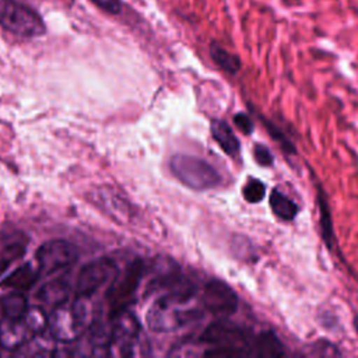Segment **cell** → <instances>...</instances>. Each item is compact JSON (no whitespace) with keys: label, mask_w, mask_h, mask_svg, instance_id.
<instances>
[{"label":"cell","mask_w":358,"mask_h":358,"mask_svg":"<svg viewBox=\"0 0 358 358\" xmlns=\"http://www.w3.org/2000/svg\"><path fill=\"white\" fill-rule=\"evenodd\" d=\"M48 327V317L41 306H28L14 319H3L0 324V345L6 350H17L31 343Z\"/></svg>","instance_id":"cell-4"},{"label":"cell","mask_w":358,"mask_h":358,"mask_svg":"<svg viewBox=\"0 0 358 358\" xmlns=\"http://www.w3.org/2000/svg\"><path fill=\"white\" fill-rule=\"evenodd\" d=\"M69 294H70L69 284L63 278H56V280H52V281H48L46 284H43L39 288L36 296L41 302H45L46 305L57 306L67 301Z\"/></svg>","instance_id":"cell-15"},{"label":"cell","mask_w":358,"mask_h":358,"mask_svg":"<svg viewBox=\"0 0 358 358\" xmlns=\"http://www.w3.org/2000/svg\"><path fill=\"white\" fill-rule=\"evenodd\" d=\"M197 295V287L182 277L173 287L165 291L148 309L147 324L155 333L175 331L203 316V309L186 306Z\"/></svg>","instance_id":"cell-1"},{"label":"cell","mask_w":358,"mask_h":358,"mask_svg":"<svg viewBox=\"0 0 358 358\" xmlns=\"http://www.w3.org/2000/svg\"><path fill=\"white\" fill-rule=\"evenodd\" d=\"M0 306H1V312H3V316L6 319H14V317H18L21 316L28 305H27V298L25 295L22 294V291H14V292H10L7 295L3 296L1 302H0Z\"/></svg>","instance_id":"cell-18"},{"label":"cell","mask_w":358,"mask_h":358,"mask_svg":"<svg viewBox=\"0 0 358 358\" xmlns=\"http://www.w3.org/2000/svg\"><path fill=\"white\" fill-rule=\"evenodd\" d=\"M312 354L313 355H320V357H333V355H340V352L337 351V348L329 343V341H316L312 345Z\"/></svg>","instance_id":"cell-23"},{"label":"cell","mask_w":358,"mask_h":358,"mask_svg":"<svg viewBox=\"0 0 358 358\" xmlns=\"http://www.w3.org/2000/svg\"><path fill=\"white\" fill-rule=\"evenodd\" d=\"M211 136L227 155H229L232 158L239 157V154H241L239 140L225 120H213Z\"/></svg>","instance_id":"cell-12"},{"label":"cell","mask_w":358,"mask_h":358,"mask_svg":"<svg viewBox=\"0 0 358 358\" xmlns=\"http://www.w3.org/2000/svg\"><path fill=\"white\" fill-rule=\"evenodd\" d=\"M199 340L213 348L204 352V357H245L252 355L253 336L242 326L221 319L207 326Z\"/></svg>","instance_id":"cell-2"},{"label":"cell","mask_w":358,"mask_h":358,"mask_svg":"<svg viewBox=\"0 0 358 358\" xmlns=\"http://www.w3.org/2000/svg\"><path fill=\"white\" fill-rule=\"evenodd\" d=\"M264 185L259 179H249L248 183L243 186V197L249 203H259L264 197Z\"/></svg>","instance_id":"cell-21"},{"label":"cell","mask_w":358,"mask_h":358,"mask_svg":"<svg viewBox=\"0 0 358 358\" xmlns=\"http://www.w3.org/2000/svg\"><path fill=\"white\" fill-rule=\"evenodd\" d=\"M35 257L39 271L52 274L73 266L78 259V252L76 246L67 241L52 239L38 248Z\"/></svg>","instance_id":"cell-10"},{"label":"cell","mask_w":358,"mask_h":358,"mask_svg":"<svg viewBox=\"0 0 358 358\" xmlns=\"http://www.w3.org/2000/svg\"><path fill=\"white\" fill-rule=\"evenodd\" d=\"M25 252V245L20 239H11L0 246V275L6 271V268L13 263L15 259L22 256Z\"/></svg>","instance_id":"cell-19"},{"label":"cell","mask_w":358,"mask_h":358,"mask_svg":"<svg viewBox=\"0 0 358 358\" xmlns=\"http://www.w3.org/2000/svg\"><path fill=\"white\" fill-rule=\"evenodd\" d=\"M140 323L133 313L122 310L112 316V327L109 330L108 355L131 357L136 355V348L140 338Z\"/></svg>","instance_id":"cell-8"},{"label":"cell","mask_w":358,"mask_h":358,"mask_svg":"<svg viewBox=\"0 0 358 358\" xmlns=\"http://www.w3.org/2000/svg\"><path fill=\"white\" fill-rule=\"evenodd\" d=\"M145 273V264L141 259L133 260L123 273H119L110 281L106 292V301L109 305L110 316L124 310L133 301L140 281Z\"/></svg>","instance_id":"cell-7"},{"label":"cell","mask_w":358,"mask_h":358,"mask_svg":"<svg viewBox=\"0 0 358 358\" xmlns=\"http://www.w3.org/2000/svg\"><path fill=\"white\" fill-rule=\"evenodd\" d=\"M270 208L275 217L284 221H291L296 217L298 206L280 190H273L270 194Z\"/></svg>","instance_id":"cell-16"},{"label":"cell","mask_w":358,"mask_h":358,"mask_svg":"<svg viewBox=\"0 0 358 358\" xmlns=\"http://www.w3.org/2000/svg\"><path fill=\"white\" fill-rule=\"evenodd\" d=\"M0 25L22 38L41 36L46 31L41 15L17 0H0Z\"/></svg>","instance_id":"cell-6"},{"label":"cell","mask_w":358,"mask_h":358,"mask_svg":"<svg viewBox=\"0 0 358 358\" xmlns=\"http://www.w3.org/2000/svg\"><path fill=\"white\" fill-rule=\"evenodd\" d=\"M116 263L109 257H99L84 264L77 275V298H90L117 274Z\"/></svg>","instance_id":"cell-9"},{"label":"cell","mask_w":358,"mask_h":358,"mask_svg":"<svg viewBox=\"0 0 358 358\" xmlns=\"http://www.w3.org/2000/svg\"><path fill=\"white\" fill-rule=\"evenodd\" d=\"M234 123L243 134H250L253 131V123L246 113H238L234 116Z\"/></svg>","instance_id":"cell-26"},{"label":"cell","mask_w":358,"mask_h":358,"mask_svg":"<svg viewBox=\"0 0 358 358\" xmlns=\"http://www.w3.org/2000/svg\"><path fill=\"white\" fill-rule=\"evenodd\" d=\"M210 56L213 62L227 73L235 74L241 69V59L215 42L210 45Z\"/></svg>","instance_id":"cell-17"},{"label":"cell","mask_w":358,"mask_h":358,"mask_svg":"<svg viewBox=\"0 0 358 358\" xmlns=\"http://www.w3.org/2000/svg\"><path fill=\"white\" fill-rule=\"evenodd\" d=\"M91 324V312L85 298L57 305L48 317V327L52 337L59 343L77 341Z\"/></svg>","instance_id":"cell-3"},{"label":"cell","mask_w":358,"mask_h":358,"mask_svg":"<svg viewBox=\"0 0 358 358\" xmlns=\"http://www.w3.org/2000/svg\"><path fill=\"white\" fill-rule=\"evenodd\" d=\"M0 347H1V345H0Z\"/></svg>","instance_id":"cell-28"},{"label":"cell","mask_w":358,"mask_h":358,"mask_svg":"<svg viewBox=\"0 0 358 358\" xmlns=\"http://www.w3.org/2000/svg\"><path fill=\"white\" fill-rule=\"evenodd\" d=\"M253 155H255L256 162L260 164L262 166H270V165L273 164V155H271L270 150H268L266 145L260 144V143H257V144L255 145V148H253Z\"/></svg>","instance_id":"cell-22"},{"label":"cell","mask_w":358,"mask_h":358,"mask_svg":"<svg viewBox=\"0 0 358 358\" xmlns=\"http://www.w3.org/2000/svg\"><path fill=\"white\" fill-rule=\"evenodd\" d=\"M252 355L255 357H282L284 348L277 336L273 331H263L253 337L252 341Z\"/></svg>","instance_id":"cell-14"},{"label":"cell","mask_w":358,"mask_h":358,"mask_svg":"<svg viewBox=\"0 0 358 358\" xmlns=\"http://www.w3.org/2000/svg\"><path fill=\"white\" fill-rule=\"evenodd\" d=\"M352 324H354V329H355V331H357V334H358V315H355V316H354Z\"/></svg>","instance_id":"cell-27"},{"label":"cell","mask_w":358,"mask_h":358,"mask_svg":"<svg viewBox=\"0 0 358 358\" xmlns=\"http://www.w3.org/2000/svg\"><path fill=\"white\" fill-rule=\"evenodd\" d=\"M39 275H41L39 268L34 267L29 262H27L18 266L11 274H8L1 281V284L15 291H25V289H29L36 282Z\"/></svg>","instance_id":"cell-13"},{"label":"cell","mask_w":358,"mask_h":358,"mask_svg":"<svg viewBox=\"0 0 358 358\" xmlns=\"http://www.w3.org/2000/svg\"><path fill=\"white\" fill-rule=\"evenodd\" d=\"M173 176L186 187L193 190H208L221 185L220 172L200 157L176 154L169 161Z\"/></svg>","instance_id":"cell-5"},{"label":"cell","mask_w":358,"mask_h":358,"mask_svg":"<svg viewBox=\"0 0 358 358\" xmlns=\"http://www.w3.org/2000/svg\"><path fill=\"white\" fill-rule=\"evenodd\" d=\"M267 130H268V133L271 134V137L275 138V140L281 144V147L285 148V151H288V152H291V154L295 152V148H294L292 144L288 141V138H287L273 123H267Z\"/></svg>","instance_id":"cell-24"},{"label":"cell","mask_w":358,"mask_h":358,"mask_svg":"<svg viewBox=\"0 0 358 358\" xmlns=\"http://www.w3.org/2000/svg\"><path fill=\"white\" fill-rule=\"evenodd\" d=\"M319 208H320V229H322V236L323 241L326 242L327 248H333V241H334V232H333V224H331V215H330V208L327 206L326 197L320 196L319 199Z\"/></svg>","instance_id":"cell-20"},{"label":"cell","mask_w":358,"mask_h":358,"mask_svg":"<svg viewBox=\"0 0 358 358\" xmlns=\"http://www.w3.org/2000/svg\"><path fill=\"white\" fill-rule=\"evenodd\" d=\"M96 7L109 13V14H119L122 10L120 0H91Z\"/></svg>","instance_id":"cell-25"},{"label":"cell","mask_w":358,"mask_h":358,"mask_svg":"<svg viewBox=\"0 0 358 358\" xmlns=\"http://www.w3.org/2000/svg\"><path fill=\"white\" fill-rule=\"evenodd\" d=\"M204 310L218 316L232 315L239 305L235 291L221 280H208L201 291L200 298Z\"/></svg>","instance_id":"cell-11"}]
</instances>
